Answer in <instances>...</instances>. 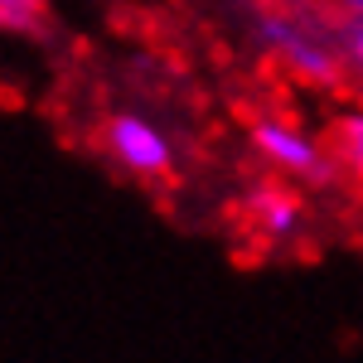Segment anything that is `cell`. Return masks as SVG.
Returning a JSON list of instances; mask_svg holds the SVG:
<instances>
[{
    "mask_svg": "<svg viewBox=\"0 0 363 363\" xmlns=\"http://www.w3.org/2000/svg\"><path fill=\"white\" fill-rule=\"evenodd\" d=\"M257 44L272 58H281L296 78H306L315 87H335L344 78V54L339 44H330L320 29L301 20V15H286V10H267L257 20Z\"/></svg>",
    "mask_w": 363,
    "mask_h": 363,
    "instance_id": "1",
    "label": "cell"
},
{
    "mask_svg": "<svg viewBox=\"0 0 363 363\" xmlns=\"http://www.w3.org/2000/svg\"><path fill=\"white\" fill-rule=\"evenodd\" d=\"M247 136H252V150H257L272 169H281V174L306 179V184H325V179H330V160H325V150H320L315 136H306L296 121L262 116V121H252Z\"/></svg>",
    "mask_w": 363,
    "mask_h": 363,
    "instance_id": "2",
    "label": "cell"
},
{
    "mask_svg": "<svg viewBox=\"0 0 363 363\" xmlns=\"http://www.w3.org/2000/svg\"><path fill=\"white\" fill-rule=\"evenodd\" d=\"M107 150H112L116 165L140 174V179H160V174H169V165H174L169 136L155 121H145V116H136V112H121V116L107 121Z\"/></svg>",
    "mask_w": 363,
    "mask_h": 363,
    "instance_id": "3",
    "label": "cell"
},
{
    "mask_svg": "<svg viewBox=\"0 0 363 363\" xmlns=\"http://www.w3.org/2000/svg\"><path fill=\"white\" fill-rule=\"evenodd\" d=\"M247 218L267 242H291V238L301 233V223H306L301 199L277 189V184H257V189L247 194Z\"/></svg>",
    "mask_w": 363,
    "mask_h": 363,
    "instance_id": "4",
    "label": "cell"
},
{
    "mask_svg": "<svg viewBox=\"0 0 363 363\" xmlns=\"http://www.w3.org/2000/svg\"><path fill=\"white\" fill-rule=\"evenodd\" d=\"M335 160L349 169V174L363 179V107L359 112H344L335 121Z\"/></svg>",
    "mask_w": 363,
    "mask_h": 363,
    "instance_id": "5",
    "label": "cell"
},
{
    "mask_svg": "<svg viewBox=\"0 0 363 363\" xmlns=\"http://www.w3.org/2000/svg\"><path fill=\"white\" fill-rule=\"evenodd\" d=\"M0 15L10 29H29L34 15H39V0H0Z\"/></svg>",
    "mask_w": 363,
    "mask_h": 363,
    "instance_id": "6",
    "label": "cell"
},
{
    "mask_svg": "<svg viewBox=\"0 0 363 363\" xmlns=\"http://www.w3.org/2000/svg\"><path fill=\"white\" fill-rule=\"evenodd\" d=\"M344 58H349V63L363 73V15H354V20H349V29H344Z\"/></svg>",
    "mask_w": 363,
    "mask_h": 363,
    "instance_id": "7",
    "label": "cell"
},
{
    "mask_svg": "<svg viewBox=\"0 0 363 363\" xmlns=\"http://www.w3.org/2000/svg\"><path fill=\"white\" fill-rule=\"evenodd\" d=\"M315 5H325V10H339V15H363V0H315Z\"/></svg>",
    "mask_w": 363,
    "mask_h": 363,
    "instance_id": "8",
    "label": "cell"
}]
</instances>
